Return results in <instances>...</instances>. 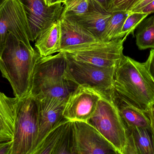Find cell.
Returning <instances> with one entry per match:
<instances>
[{
	"instance_id": "cell-8",
	"label": "cell",
	"mask_w": 154,
	"mask_h": 154,
	"mask_svg": "<svg viewBox=\"0 0 154 154\" xmlns=\"http://www.w3.org/2000/svg\"><path fill=\"white\" fill-rule=\"evenodd\" d=\"M67 64L65 52L46 57L40 55L34 66L30 95L36 97L46 88L66 78Z\"/></svg>"
},
{
	"instance_id": "cell-3",
	"label": "cell",
	"mask_w": 154,
	"mask_h": 154,
	"mask_svg": "<svg viewBox=\"0 0 154 154\" xmlns=\"http://www.w3.org/2000/svg\"><path fill=\"white\" fill-rule=\"evenodd\" d=\"M38 130V101L30 94L18 99L11 154H32Z\"/></svg>"
},
{
	"instance_id": "cell-27",
	"label": "cell",
	"mask_w": 154,
	"mask_h": 154,
	"mask_svg": "<svg viewBox=\"0 0 154 154\" xmlns=\"http://www.w3.org/2000/svg\"><path fill=\"white\" fill-rule=\"evenodd\" d=\"M13 138L0 139V154H11Z\"/></svg>"
},
{
	"instance_id": "cell-31",
	"label": "cell",
	"mask_w": 154,
	"mask_h": 154,
	"mask_svg": "<svg viewBox=\"0 0 154 154\" xmlns=\"http://www.w3.org/2000/svg\"><path fill=\"white\" fill-rule=\"evenodd\" d=\"M140 12L146 14L148 15L154 13V0L143 8Z\"/></svg>"
},
{
	"instance_id": "cell-22",
	"label": "cell",
	"mask_w": 154,
	"mask_h": 154,
	"mask_svg": "<svg viewBox=\"0 0 154 154\" xmlns=\"http://www.w3.org/2000/svg\"><path fill=\"white\" fill-rule=\"evenodd\" d=\"M136 44L140 50L154 49V16L141 25L136 35Z\"/></svg>"
},
{
	"instance_id": "cell-28",
	"label": "cell",
	"mask_w": 154,
	"mask_h": 154,
	"mask_svg": "<svg viewBox=\"0 0 154 154\" xmlns=\"http://www.w3.org/2000/svg\"><path fill=\"white\" fill-rule=\"evenodd\" d=\"M144 63L148 73L154 80V49L150 51L148 59Z\"/></svg>"
},
{
	"instance_id": "cell-24",
	"label": "cell",
	"mask_w": 154,
	"mask_h": 154,
	"mask_svg": "<svg viewBox=\"0 0 154 154\" xmlns=\"http://www.w3.org/2000/svg\"><path fill=\"white\" fill-rule=\"evenodd\" d=\"M62 15L76 17L86 13L89 7V0H64Z\"/></svg>"
},
{
	"instance_id": "cell-29",
	"label": "cell",
	"mask_w": 154,
	"mask_h": 154,
	"mask_svg": "<svg viewBox=\"0 0 154 154\" xmlns=\"http://www.w3.org/2000/svg\"><path fill=\"white\" fill-rule=\"evenodd\" d=\"M154 0H139L138 2L134 6L130 12H140L145 6L152 2Z\"/></svg>"
},
{
	"instance_id": "cell-19",
	"label": "cell",
	"mask_w": 154,
	"mask_h": 154,
	"mask_svg": "<svg viewBox=\"0 0 154 154\" xmlns=\"http://www.w3.org/2000/svg\"><path fill=\"white\" fill-rule=\"evenodd\" d=\"M71 122L65 119L52 128L46 135L33 154H54L64 133Z\"/></svg>"
},
{
	"instance_id": "cell-10",
	"label": "cell",
	"mask_w": 154,
	"mask_h": 154,
	"mask_svg": "<svg viewBox=\"0 0 154 154\" xmlns=\"http://www.w3.org/2000/svg\"><path fill=\"white\" fill-rule=\"evenodd\" d=\"M26 13L32 36V41L54 22L60 20L64 11V5L48 6L44 0H18Z\"/></svg>"
},
{
	"instance_id": "cell-26",
	"label": "cell",
	"mask_w": 154,
	"mask_h": 154,
	"mask_svg": "<svg viewBox=\"0 0 154 154\" xmlns=\"http://www.w3.org/2000/svg\"><path fill=\"white\" fill-rule=\"evenodd\" d=\"M139 0H112L109 11L131 12Z\"/></svg>"
},
{
	"instance_id": "cell-18",
	"label": "cell",
	"mask_w": 154,
	"mask_h": 154,
	"mask_svg": "<svg viewBox=\"0 0 154 154\" xmlns=\"http://www.w3.org/2000/svg\"><path fill=\"white\" fill-rule=\"evenodd\" d=\"M18 100L0 91V139L13 138Z\"/></svg>"
},
{
	"instance_id": "cell-13",
	"label": "cell",
	"mask_w": 154,
	"mask_h": 154,
	"mask_svg": "<svg viewBox=\"0 0 154 154\" xmlns=\"http://www.w3.org/2000/svg\"><path fill=\"white\" fill-rule=\"evenodd\" d=\"M60 21L61 39L58 52L76 50L101 42L71 18L61 15Z\"/></svg>"
},
{
	"instance_id": "cell-21",
	"label": "cell",
	"mask_w": 154,
	"mask_h": 154,
	"mask_svg": "<svg viewBox=\"0 0 154 154\" xmlns=\"http://www.w3.org/2000/svg\"><path fill=\"white\" fill-rule=\"evenodd\" d=\"M130 12L115 11L108 22L101 36L102 42H107L120 38V34L126 19Z\"/></svg>"
},
{
	"instance_id": "cell-32",
	"label": "cell",
	"mask_w": 154,
	"mask_h": 154,
	"mask_svg": "<svg viewBox=\"0 0 154 154\" xmlns=\"http://www.w3.org/2000/svg\"><path fill=\"white\" fill-rule=\"evenodd\" d=\"M96 1L98 2L104 8L109 11L112 0H96Z\"/></svg>"
},
{
	"instance_id": "cell-33",
	"label": "cell",
	"mask_w": 154,
	"mask_h": 154,
	"mask_svg": "<svg viewBox=\"0 0 154 154\" xmlns=\"http://www.w3.org/2000/svg\"><path fill=\"white\" fill-rule=\"evenodd\" d=\"M45 3L48 6H52L57 4L63 3L64 0H44Z\"/></svg>"
},
{
	"instance_id": "cell-15",
	"label": "cell",
	"mask_w": 154,
	"mask_h": 154,
	"mask_svg": "<svg viewBox=\"0 0 154 154\" xmlns=\"http://www.w3.org/2000/svg\"><path fill=\"white\" fill-rule=\"evenodd\" d=\"M126 127L127 141L124 154H154V139L151 129Z\"/></svg>"
},
{
	"instance_id": "cell-16",
	"label": "cell",
	"mask_w": 154,
	"mask_h": 154,
	"mask_svg": "<svg viewBox=\"0 0 154 154\" xmlns=\"http://www.w3.org/2000/svg\"><path fill=\"white\" fill-rule=\"evenodd\" d=\"M111 97L126 127H137L151 129L150 119L145 111L128 102L114 90Z\"/></svg>"
},
{
	"instance_id": "cell-9",
	"label": "cell",
	"mask_w": 154,
	"mask_h": 154,
	"mask_svg": "<svg viewBox=\"0 0 154 154\" xmlns=\"http://www.w3.org/2000/svg\"><path fill=\"white\" fill-rule=\"evenodd\" d=\"M102 95L88 86H78L66 101L64 117L73 122H88L96 111Z\"/></svg>"
},
{
	"instance_id": "cell-34",
	"label": "cell",
	"mask_w": 154,
	"mask_h": 154,
	"mask_svg": "<svg viewBox=\"0 0 154 154\" xmlns=\"http://www.w3.org/2000/svg\"><path fill=\"white\" fill-rule=\"evenodd\" d=\"M7 0H0V7Z\"/></svg>"
},
{
	"instance_id": "cell-7",
	"label": "cell",
	"mask_w": 154,
	"mask_h": 154,
	"mask_svg": "<svg viewBox=\"0 0 154 154\" xmlns=\"http://www.w3.org/2000/svg\"><path fill=\"white\" fill-rule=\"evenodd\" d=\"M9 33L29 48L32 36L26 13L18 0H7L0 7V57Z\"/></svg>"
},
{
	"instance_id": "cell-30",
	"label": "cell",
	"mask_w": 154,
	"mask_h": 154,
	"mask_svg": "<svg viewBox=\"0 0 154 154\" xmlns=\"http://www.w3.org/2000/svg\"><path fill=\"white\" fill-rule=\"evenodd\" d=\"M145 112L150 120L151 131L154 139V106Z\"/></svg>"
},
{
	"instance_id": "cell-2",
	"label": "cell",
	"mask_w": 154,
	"mask_h": 154,
	"mask_svg": "<svg viewBox=\"0 0 154 154\" xmlns=\"http://www.w3.org/2000/svg\"><path fill=\"white\" fill-rule=\"evenodd\" d=\"M114 90L143 111L154 106V80L144 63L124 55L115 71Z\"/></svg>"
},
{
	"instance_id": "cell-4",
	"label": "cell",
	"mask_w": 154,
	"mask_h": 154,
	"mask_svg": "<svg viewBox=\"0 0 154 154\" xmlns=\"http://www.w3.org/2000/svg\"><path fill=\"white\" fill-rule=\"evenodd\" d=\"M88 122L113 146L118 154H124L127 141L126 127L111 94H102L96 111Z\"/></svg>"
},
{
	"instance_id": "cell-12",
	"label": "cell",
	"mask_w": 154,
	"mask_h": 154,
	"mask_svg": "<svg viewBox=\"0 0 154 154\" xmlns=\"http://www.w3.org/2000/svg\"><path fill=\"white\" fill-rule=\"evenodd\" d=\"M37 100L38 101V130L32 154L46 135L61 121L66 119L63 116L66 101L50 97Z\"/></svg>"
},
{
	"instance_id": "cell-23",
	"label": "cell",
	"mask_w": 154,
	"mask_h": 154,
	"mask_svg": "<svg viewBox=\"0 0 154 154\" xmlns=\"http://www.w3.org/2000/svg\"><path fill=\"white\" fill-rule=\"evenodd\" d=\"M54 154H76L73 121L64 133Z\"/></svg>"
},
{
	"instance_id": "cell-6",
	"label": "cell",
	"mask_w": 154,
	"mask_h": 154,
	"mask_svg": "<svg viewBox=\"0 0 154 154\" xmlns=\"http://www.w3.org/2000/svg\"><path fill=\"white\" fill-rule=\"evenodd\" d=\"M68 58L65 77L78 86L85 85L106 96L114 91V80L116 68H102Z\"/></svg>"
},
{
	"instance_id": "cell-20",
	"label": "cell",
	"mask_w": 154,
	"mask_h": 154,
	"mask_svg": "<svg viewBox=\"0 0 154 154\" xmlns=\"http://www.w3.org/2000/svg\"><path fill=\"white\" fill-rule=\"evenodd\" d=\"M78 86L72 80L64 79L42 90L35 98L39 99L50 97L66 101L69 95L76 89Z\"/></svg>"
},
{
	"instance_id": "cell-5",
	"label": "cell",
	"mask_w": 154,
	"mask_h": 154,
	"mask_svg": "<svg viewBox=\"0 0 154 154\" xmlns=\"http://www.w3.org/2000/svg\"><path fill=\"white\" fill-rule=\"evenodd\" d=\"M127 36L107 42L95 43L83 49L66 52L70 58L102 68H116L123 59L124 43Z\"/></svg>"
},
{
	"instance_id": "cell-17",
	"label": "cell",
	"mask_w": 154,
	"mask_h": 154,
	"mask_svg": "<svg viewBox=\"0 0 154 154\" xmlns=\"http://www.w3.org/2000/svg\"><path fill=\"white\" fill-rule=\"evenodd\" d=\"M61 39V27L59 20L51 24L39 35L35 43L36 49L43 57L53 55L58 52Z\"/></svg>"
},
{
	"instance_id": "cell-25",
	"label": "cell",
	"mask_w": 154,
	"mask_h": 154,
	"mask_svg": "<svg viewBox=\"0 0 154 154\" xmlns=\"http://www.w3.org/2000/svg\"><path fill=\"white\" fill-rule=\"evenodd\" d=\"M148 15L140 12H130L122 27L120 38H124L125 36L128 37L130 34L134 35L135 30Z\"/></svg>"
},
{
	"instance_id": "cell-11",
	"label": "cell",
	"mask_w": 154,
	"mask_h": 154,
	"mask_svg": "<svg viewBox=\"0 0 154 154\" xmlns=\"http://www.w3.org/2000/svg\"><path fill=\"white\" fill-rule=\"evenodd\" d=\"M76 154H118L113 146L88 122H73Z\"/></svg>"
},
{
	"instance_id": "cell-1",
	"label": "cell",
	"mask_w": 154,
	"mask_h": 154,
	"mask_svg": "<svg viewBox=\"0 0 154 154\" xmlns=\"http://www.w3.org/2000/svg\"><path fill=\"white\" fill-rule=\"evenodd\" d=\"M39 53L9 33L0 57V71L11 84L15 97L29 95L34 66Z\"/></svg>"
},
{
	"instance_id": "cell-14",
	"label": "cell",
	"mask_w": 154,
	"mask_h": 154,
	"mask_svg": "<svg viewBox=\"0 0 154 154\" xmlns=\"http://www.w3.org/2000/svg\"><path fill=\"white\" fill-rule=\"evenodd\" d=\"M89 7L86 13L80 16L68 17L75 20L100 41L112 12L104 8L96 0H89Z\"/></svg>"
}]
</instances>
